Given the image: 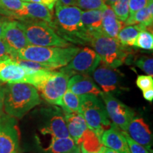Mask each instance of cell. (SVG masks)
Masks as SVG:
<instances>
[{"instance_id":"obj_23","label":"cell","mask_w":153,"mask_h":153,"mask_svg":"<svg viewBox=\"0 0 153 153\" xmlns=\"http://www.w3.org/2000/svg\"><path fill=\"white\" fill-rule=\"evenodd\" d=\"M144 30H147V28L142 24L126 26L120 29L118 34L117 40L124 46H133L137 35Z\"/></svg>"},{"instance_id":"obj_2","label":"cell","mask_w":153,"mask_h":153,"mask_svg":"<svg viewBox=\"0 0 153 153\" xmlns=\"http://www.w3.org/2000/svg\"><path fill=\"white\" fill-rule=\"evenodd\" d=\"M41 103L38 91L29 84H7L4 87V110L11 117L21 119Z\"/></svg>"},{"instance_id":"obj_44","label":"cell","mask_w":153,"mask_h":153,"mask_svg":"<svg viewBox=\"0 0 153 153\" xmlns=\"http://www.w3.org/2000/svg\"><path fill=\"white\" fill-rule=\"evenodd\" d=\"M68 153H81L79 146V145H76V146L73 149V150L70 151V152H68Z\"/></svg>"},{"instance_id":"obj_29","label":"cell","mask_w":153,"mask_h":153,"mask_svg":"<svg viewBox=\"0 0 153 153\" xmlns=\"http://www.w3.org/2000/svg\"><path fill=\"white\" fill-rule=\"evenodd\" d=\"M106 6L104 0H76V7L85 11L103 10Z\"/></svg>"},{"instance_id":"obj_13","label":"cell","mask_w":153,"mask_h":153,"mask_svg":"<svg viewBox=\"0 0 153 153\" xmlns=\"http://www.w3.org/2000/svg\"><path fill=\"white\" fill-rule=\"evenodd\" d=\"M29 69L24 68L11 57L0 60V81L7 84L25 83Z\"/></svg>"},{"instance_id":"obj_11","label":"cell","mask_w":153,"mask_h":153,"mask_svg":"<svg viewBox=\"0 0 153 153\" xmlns=\"http://www.w3.org/2000/svg\"><path fill=\"white\" fill-rule=\"evenodd\" d=\"M43 125L40 129L43 135H50L53 137H70L63 112L59 108L43 110Z\"/></svg>"},{"instance_id":"obj_12","label":"cell","mask_w":153,"mask_h":153,"mask_svg":"<svg viewBox=\"0 0 153 153\" xmlns=\"http://www.w3.org/2000/svg\"><path fill=\"white\" fill-rule=\"evenodd\" d=\"M2 39L11 49L13 53L12 58L18 51L30 45L22 22L19 21L9 19L7 21L4 26Z\"/></svg>"},{"instance_id":"obj_26","label":"cell","mask_w":153,"mask_h":153,"mask_svg":"<svg viewBox=\"0 0 153 153\" xmlns=\"http://www.w3.org/2000/svg\"><path fill=\"white\" fill-rule=\"evenodd\" d=\"M79 96L75 94L68 89L62 99L61 107L63 110V114L79 113Z\"/></svg>"},{"instance_id":"obj_46","label":"cell","mask_w":153,"mask_h":153,"mask_svg":"<svg viewBox=\"0 0 153 153\" xmlns=\"http://www.w3.org/2000/svg\"><path fill=\"white\" fill-rule=\"evenodd\" d=\"M22 1H24V2H30V0H22Z\"/></svg>"},{"instance_id":"obj_36","label":"cell","mask_w":153,"mask_h":153,"mask_svg":"<svg viewBox=\"0 0 153 153\" xmlns=\"http://www.w3.org/2000/svg\"><path fill=\"white\" fill-rule=\"evenodd\" d=\"M57 1V0H30V2H35L41 4L50 9L51 11H53L55 4Z\"/></svg>"},{"instance_id":"obj_16","label":"cell","mask_w":153,"mask_h":153,"mask_svg":"<svg viewBox=\"0 0 153 153\" xmlns=\"http://www.w3.org/2000/svg\"><path fill=\"white\" fill-rule=\"evenodd\" d=\"M14 18L23 21L26 19H35L46 22L53 28V13L45 6L35 2H24V7L14 14Z\"/></svg>"},{"instance_id":"obj_30","label":"cell","mask_w":153,"mask_h":153,"mask_svg":"<svg viewBox=\"0 0 153 153\" xmlns=\"http://www.w3.org/2000/svg\"><path fill=\"white\" fill-rule=\"evenodd\" d=\"M133 63L141 70L148 74V75H153V59L148 56H140L135 57Z\"/></svg>"},{"instance_id":"obj_4","label":"cell","mask_w":153,"mask_h":153,"mask_svg":"<svg viewBox=\"0 0 153 153\" xmlns=\"http://www.w3.org/2000/svg\"><path fill=\"white\" fill-rule=\"evenodd\" d=\"M89 44L100 57L101 61L112 68H117L126 62L129 49L116 38H111L102 32H96L91 36Z\"/></svg>"},{"instance_id":"obj_45","label":"cell","mask_w":153,"mask_h":153,"mask_svg":"<svg viewBox=\"0 0 153 153\" xmlns=\"http://www.w3.org/2000/svg\"><path fill=\"white\" fill-rule=\"evenodd\" d=\"M79 148H80V151H81V153H96V152H87V150H85V149H84L83 148H82V146H80V145H79Z\"/></svg>"},{"instance_id":"obj_40","label":"cell","mask_w":153,"mask_h":153,"mask_svg":"<svg viewBox=\"0 0 153 153\" xmlns=\"http://www.w3.org/2000/svg\"><path fill=\"white\" fill-rule=\"evenodd\" d=\"M0 15H2V16H4L6 17H9V18H13V14L6 9L4 7H3V5L1 4V1H0Z\"/></svg>"},{"instance_id":"obj_19","label":"cell","mask_w":153,"mask_h":153,"mask_svg":"<svg viewBox=\"0 0 153 153\" xmlns=\"http://www.w3.org/2000/svg\"><path fill=\"white\" fill-rule=\"evenodd\" d=\"M64 116L70 137L77 145L83 133L88 128L85 118L79 113L64 114Z\"/></svg>"},{"instance_id":"obj_41","label":"cell","mask_w":153,"mask_h":153,"mask_svg":"<svg viewBox=\"0 0 153 153\" xmlns=\"http://www.w3.org/2000/svg\"><path fill=\"white\" fill-rule=\"evenodd\" d=\"M62 4L67 6H75L76 7V0H58Z\"/></svg>"},{"instance_id":"obj_20","label":"cell","mask_w":153,"mask_h":153,"mask_svg":"<svg viewBox=\"0 0 153 153\" xmlns=\"http://www.w3.org/2000/svg\"><path fill=\"white\" fill-rule=\"evenodd\" d=\"M124 23L120 22L112 8L106 6L102 10V33L111 38L117 39L118 34L122 28Z\"/></svg>"},{"instance_id":"obj_15","label":"cell","mask_w":153,"mask_h":153,"mask_svg":"<svg viewBox=\"0 0 153 153\" xmlns=\"http://www.w3.org/2000/svg\"><path fill=\"white\" fill-rule=\"evenodd\" d=\"M135 142L152 152V135L150 128L140 117H134L126 131Z\"/></svg>"},{"instance_id":"obj_34","label":"cell","mask_w":153,"mask_h":153,"mask_svg":"<svg viewBox=\"0 0 153 153\" xmlns=\"http://www.w3.org/2000/svg\"><path fill=\"white\" fill-rule=\"evenodd\" d=\"M150 0H130L129 16H131L137 11L146 7Z\"/></svg>"},{"instance_id":"obj_42","label":"cell","mask_w":153,"mask_h":153,"mask_svg":"<svg viewBox=\"0 0 153 153\" xmlns=\"http://www.w3.org/2000/svg\"><path fill=\"white\" fill-rule=\"evenodd\" d=\"M118 0H104V3L106 4V5L108 6V7H111L115 2H116Z\"/></svg>"},{"instance_id":"obj_21","label":"cell","mask_w":153,"mask_h":153,"mask_svg":"<svg viewBox=\"0 0 153 153\" xmlns=\"http://www.w3.org/2000/svg\"><path fill=\"white\" fill-rule=\"evenodd\" d=\"M81 21L84 28L91 36L96 32H102V10L82 11Z\"/></svg>"},{"instance_id":"obj_38","label":"cell","mask_w":153,"mask_h":153,"mask_svg":"<svg viewBox=\"0 0 153 153\" xmlns=\"http://www.w3.org/2000/svg\"><path fill=\"white\" fill-rule=\"evenodd\" d=\"M143 94L145 99L150 101V102H152L153 100V88H150V89L143 91Z\"/></svg>"},{"instance_id":"obj_5","label":"cell","mask_w":153,"mask_h":153,"mask_svg":"<svg viewBox=\"0 0 153 153\" xmlns=\"http://www.w3.org/2000/svg\"><path fill=\"white\" fill-rule=\"evenodd\" d=\"M39 72L33 87L48 104L61 106L70 76L62 72L51 70H42Z\"/></svg>"},{"instance_id":"obj_25","label":"cell","mask_w":153,"mask_h":153,"mask_svg":"<svg viewBox=\"0 0 153 153\" xmlns=\"http://www.w3.org/2000/svg\"><path fill=\"white\" fill-rule=\"evenodd\" d=\"M77 145L82 146L87 152L96 153H101L104 147L100 138L89 128L83 133Z\"/></svg>"},{"instance_id":"obj_39","label":"cell","mask_w":153,"mask_h":153,"mask_svg":"<svg viewBox=\"0 0 153 153\" xmlns=\"http://www.w3.org/2000/svg\"><path fill=\"white\" fill-rule=\"evenodd\" d=\"M8 20H9L8 19L5 18V17H4V16H0V38H2V37H3L4 26Z\"/></svg>"},{"instance_id":"obj_24","label":"cell","mask_w":153,"mask_h":153,"mask_svg":"<svg viewBox=\"0 0 153 153\" xmlns=\"http://www.w3.org/2000/svg\"><path fill=\"white\" fill-rule=\"evenodd\" d=\"M75 143L70 137H51V143L46 148L44 149V153H68L76 146Z\"/></svg>"},{"instance_id":"obj_14","label":"cell","mask_w":153,"mask_h":153,"mask_svg":"<svg viewBox=\"0 0 153 153\" xmlns=\"http://www.w3.org/2000/svg\"><path fill=\"white\" fill-rule=\"evenodd\" d=\"M92 74L94 81L100 86L104 92L111 93L117 91L119 87V77L114 68L101 61Z\"/></svg>"},{"instance_id":"obj_32","label":"cell","mask_w":153,"mask_h":153,"mask_svg":"<svg viewBox=\"0 0 153 153\" xmlns=\"http://www.w3.org/2000/svg\"><path fill=\"white\" fill-rule=\"evenodd\" d=\"M123 134L124 137H126V141H127L128 145L130 151L131 153H150V151H148L146 148L140 145L138 143L133 140L131 137L128 135V133L126 131H123Z\"/></svg>"},{"instance_id":"obj_35","label":"cell","mask_w":153,"mask_h":153,"mask_svg":"<svg viewBox=\"0 0 153 153\" xmlns=\"http://www.w3.org/2000/svg\"><path fill=\"white\" fill-rule=\"evenodd\" d=\"M13 53L6 42L2 38H0V60L4 59L12 58Z\"/></svg>"},{"instance_id":"obj_28","label":"cell","mask_w":153,"mask_h":153,"mask_svg":"<svg viewBox=\"0 0 153 153\" xmlns=\"http://www.w3.org/2000/svg\"><path fill=\"white\" fill-rule=\"evenodd\" d=\"M129 1L130 0H118L111 7L116 17L123 23L129 16Z\"/></svg>"},{"instance_id":"obj_37","label":"cell","mask_w":153,"mask_h":153,"mask_svg":"<svg viewBox=\"0 0 153 153\" xmlns=\"http://www.w3.org/2000/svg\"><path fill=\"white\" fill-rule=\"evenodd\" d=\"M4 87L0 84V116L4 114Z\"/></svg>"},{"instance_id":"obj_3","label":"cell","mask_w":153,"mask_h":153,"mask_svg":"<svg viewBox=\"0 0 153 153\" xmlns=\"http://www.w3.org/2000/svg\"><path fill=\"white\" fill-rule=\"evenodd\" d=\"M79 50V48L76 46L60 48L28 45L18 51L14 57L41 63L55 70L66 66Z\"/></svg>"},{"instance_id":"obj_9","label":"cell","mask_w":153,"mask_h":153,"mask_svg":"<svg viewBox=\"0 0 153 153\" xmlns=\"http://www.w3.org/2000/svg\"><path fill=\"white\" fill-rule=\"evenodd\" d=\"M100 97L104 101L106 113L113 124L121 131H127L130 122L135 117L134 111L118 99L115 98L111 93L102 91Z\"/></svg>"},{"instance_id":"obj_17","label":"cell","mask_w":153,"mask_h":153,"mask_svg":"<svg viewBox=\"0 0 153 153\" xmlns=\"http://www.w3.org/2000/svg\"><path fill=\"white\" fill-rule=\"evenodd\" d=\"M100 140L104 146L117 153H131L123 132L114 124L104 131Z\"/></svg>"},{"instance_id":"obj_22","label":"cell","mask_w":153,"mask_h":153,"mask_svg":"<svg viewBox=\"0 0 153 153\" xmlns=\"http://www.w3.org/2000/svg\"><path fill=\"white\" fill-rule=\"evenodd\" d=\"M153 23V0L150 1L146 7L136 11L135 14L129 16L127 20L124 22V25L142 24L148 28L152 26Z\"/></svg>"},{"instance_id":"obj_10","label":"cell","mask_w":153,"mask_h":153,"mask_svg":"<svg viewBox=\"0 0 153 153\" xmlns=\"http://www.w3.org/2000/svg\"><path fill=\"white\" fill-rule=\"evenodd\" d=\"M0 153H22L16 118L6 114L0 116Z\"/></svg>"},{"instance_id":"obj_8","label":"cell","mask_w":153,"mask_h":153,"mask_svg":"<svg viewBox=\"0 0 153 153\" xmlns=\"http://www.w3.org/2000/svg\"><path fill=\"white\" fill-rule=\"evenodd\" d=\"M101 62L98 54L90 48H80L70 62L61 68L60 72L71 77L75 74H89L94 71Z\"/></svg>"},{"instance_id":"obj_1","label":"cell","mask_w":153,"mask_h":153,"mask_svg":"<svg viewBox=\"0 0 153 153\" xmlns=\"http://www.w3.org/2000/svg\"><path fill=\"white\" fill-rule=\"evenodd\" d=\"M82 12L77 7L64 5L58 0L55 5L53 28L60 37L70 43H89L91 35L82 25Z\"/></svg>"},{"instance_id":"obj_7","label":"cell","mask_w":153,"mask_h":153,"mask_svg":"<svg viewBox=\"0 0 153 153\" xmlns=\"http://www.w3.org/2000/svg\"><path fill=\"white\" fill-rule=\"evenodd\" d=\"M79 99V113L85 118L88 128L100 138L104 131L111 125L104 104L95 95H82Z\"/></svg>"},{"instance_id":"obj_18","label":"cell","mask_w":153,"mask_h":153,"mask_svg":"<svg viewBox=\"0 0 153 153\" xmlns=\"http://www.w3.org/2000/svg\"><path fill=\"white\" fill-rule=\"evenodd\" d=\"M68 89L78 96L92 94L100 96L102 92L88 74H75L68 80Z\"/></svg>"},{"instance_id":"obj_6","label":"cell","mask_w":153,"mask_h":153,"mask_svg":"<svg viewBox=\"0 0 153 153\" xmlns=\"http://www.w3.org/2000/svg\"><path fill=\"white\" fill-rule=\"evenodd\" d=\"M30 45L67 48L74 46L60 37L46 22L35 19L20 21Z\"/></svg>"},{"instance_id":"obj_33","label":"cell","mask_w":153,"mask_h":153,"mask_svg":"<svg viewBox=\"0 0 153 153\" xmlns=\"http://www.w3.org/2000/svg\"><path fill=\"white\" fill-rule=\"evenodd\" d=\"M136 85L142 91L153 88L152 76L138 75L136 79Z\"/></svg>"},{"instance_id":"obj_43","label":"cell","mask_w":153,"mask_h":153,"mask_svg":"<svg viewBox=\"0 0 153 153\" xmlns=\"http://www.w3.org/2000/svg\"><path fill=\"white\" fill-rule=\"evenodd\" d=\"M101 153H117L116 152H115V151L111 150V149L108 148H106V147H104V148H103L102 151H101Z\"/></svg>"},{"instance_id":"obj_27","label":"cell","mask_w":153,"mask_h":153,"mask_svg":"<svg viewBox=\"0 0 153 153\" xmlns=\"http://www.w3.org/2000/svg\"><path fill=\"white\" fill-rule=\"evenodd\" d=\"M133 46L143 50L152 51L153 49V36L148 30H142L136 37Z\"/></svg>"},{"instance_id":"obj_31","label":"cell","mask_w":153,"mask_h":153,"mask_svg":"<svg viewBox=\"0 0 153 153\" xmlns=\"http://www.w3.org/2000/svg\"><path fill=\"white\" fill-rule=\"evenodd\" d=\"M1 4L6 9L11 11L14 18V14L20 11L24 7V1L22 0H0Z\"/></svg>"}]
</instances>
